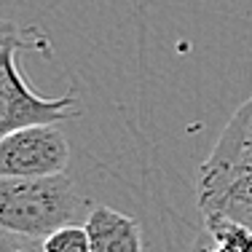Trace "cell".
<instances>
[{"instance_id":"obj_1","label":"cell","mask_w":252,"mask_h":252,"mask_svg":"<svg viewBox=\"0 0 252 252\" xmlns=\"http://www.w3.org/2000/svg\"><path fill=\"white\" fill-rule=\"evenodd\" d=\"M201 215H225L252 231V97L239 107L199 166Z\"/></svg>"},{"instance_id":"obj_2","label":"cell","mask_w":252,"mask_h":252,"mask_svg":"<svg viewBox=\"0 0 252 252\" xmlns=\"http://www.w3.org/2000/svg\"><path fill=\"white\" fill-rule=\"evenodd\" d=\"M92 201L78 196L67 175L0 177V228L46 239L64 225L86 223Z\"/></svg>"},{"instance_id":"obj_3","label":"cell","mask_w":252,"mask_h":252,"mask_svg":"<svg viewBox=\"0 0 252 252\" xmlns=\"http://www.w3.org/2000/svg\"><path fill=\"white\" fill-rule=\"evenodd\" d=\"M25 49H49L46 35L38 30H16L5 22L0 38V137L27 126H54L83 113L75 97L43 99L27 86L25 70L19 67V51Z\"/></svg>"},{"instance_id":"obj_4","label":"cell","mask_w":252,"mask_h":252,"mask_svg":"<svg viewBox=\"0 0 252 252\" xmlns=\"http://www.w3.org/2000/svg\"><path fill=\"white\" fill-rule=\"evenodd\" d=\"M70 142L57 126H27L0 137V177L64 175Z\"/></svg>"},{"instance_id":"obj_5","label":"cell","mask_w":252,"mask_h":252,"mask_svg":"<svg viewBox=\"0 0 252 252\" xmlns=\"http://www.w3.org/2000/svg\"><path fill=\"white\" fill-rule=\"evenodd\" d=\"M83 225L92 252H145L140 223L113 207H92Z\"/></svg>"},{"instance_id":"obj_6","label":"cell","mask_w":252,"mask_h":252,"mask_svg":"<svg viewBox=\"0 0 252 252\" xmlns=\"http://www.w3.org/2000/svg\"><path fill=\"white\" fill-rule=\"evenodd\" d=\"M43 252H92L86 225H64L43 239Z\"/></svg>"},{"instance_id":"obj_7","label":"cell","mask_w":252,"mask_h":252,"mask_svg":"<svg viewBox=\"0 0 252 252\" xmlns=\"http://www.w3.org/2000/svg\"><path fill=\"white\" fill-rule=\"evenodd\" d=\"M0 252H43V239H30V236H22V233L3 231Z\"/></svg>"},{"instance_id":"obj_8","label":"cell","mask_w":252,"mask_h":252,"mask_svg":"<svg viewBox=\"0 0 252 252\" xmlns=\"http://www.w3.org/2000/svg\"><path fill=\"white\" fill-rule=\"evenodd\" d=\"M190 252H231V250H225L223 244H218L207 231H204V233H201V239L193 244V250H190Z\"/></svg>"},{"instance_id":"obj_9","label":"cell","mask_w":252,"mask_h":252,"mask_svg":"<svg viewBox=\"0 0 252 252\" xmlns=\"http://www.w3.org/2000/svg\"><path fill=\"white\" fill-rule=\"evenodd\" d=\"M250 252H252V244H250Z\"/></svg>"}]
</instances>
